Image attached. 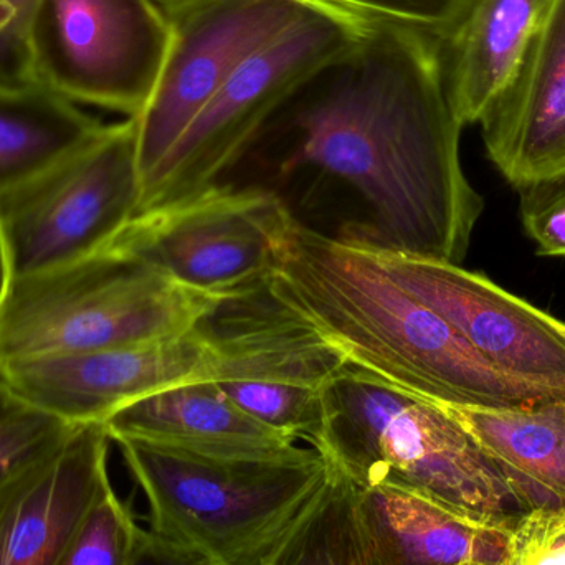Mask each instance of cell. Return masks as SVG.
<instances>
[{
  "mask_svg": "<svg viewBox=\"0 0 565 565\" xmlns=\"http://www.w3.org/2000/svg\"><path fill=\"white\" fill-rule=\"evenodd\" d=\"M109 437L103 422L0 484V565H60L106 491Z\"/></svg>",
  "mask_w": 565,
  "mask_h": 565,
  "instance_id": "cell-13",
  "label": "cell"
},
{
  "mask_svg": "<svg viewBox=\"0 0 565 565\" xmlns=\"http://www.w3.org/2000/svg\"><path fill=\"white\" fill-rule=\"evenodd\" d=\"M40 0H0V88L35 86L30 29Z\"/></svg>",
  "mask_w": 565,
  "mask_h": 565,
  "instance_id": "cell-27",
  "label": "cell"
},
{
  "mask_svg": "<svg viewBox=\"0 0 565 565\" xmlns=\"http://www.w3.org/2000/svg\"><path fill=\"white\" fill-rule=\"evenodd\" d=\"M329 468L328 483L316 503L258 565H371L358 490L344 473Z\"/></svg>",
  "mask_w": 565,
  "mask_h": 565,
  "instance_id": "cell-20",
  "label": "cell"
},
{
  "mask_svg": "<svg viewBox=\"0 0 565 565\" xmlns=\"http://www.w3.org/2000/svg\"><path fill=\"white\" fill-rule=\"evenodd\" d=\"M141 533L131 511L111 488L60 565H132Z\"/></svg>",
  "mask_w": 565,
  "mask_h": 565,
  "instance_id": "cell-23",
  "label": "cell"
},
{
  "mask_svg": "<svg viewBox=\"0 0 565 565\" xmlns=\"http://www.w3.org/2000/svg\"><path fill=\"white\" fill-rule=\"evenodd\" d=\"M241 411L292 440L315 444L324 422L322 388L262 379H231L217 382Z\"/></svg>",
  "mask_w": 565,
  "mask_h": 565,
  "instance_id": "cell-21",
  "label": "cell"
},
{
  "mask_svg": "<svg viewBox=\"0 0 565 565\" xmlns=\"http://www.w3.org/2000/svg\"><path fill=\"white\" fill-rule=\"evenodd\" d=\"M311 445L355 488H391L513 524L524 510L473 438L434 402L348 367L322 388Z\"/></svg>",
  "mask_w": 565,
  "mask_h": 565,
  "instance_id": "cell-4",
  "label": "cell"
},
{
  "mask_svg": "<svg viewBox=\"0 0 565 565\" xmlns=\"http://www.w3.org/2000/svg\"><path fill=\"white\" fill-rule=\"evenodd\" d=\"M267 289L351 367L434 404L526 407L557 402L504 377L424 302L392 280L351 235L292 221Z\"/></svg>",
  "mask_w": 565,
  "mask_h": 565,
  "instance_id": "cell-2",
  "label": "cell"
},
{
  "mask_svg": "<svg viewBox=\"0 0 565 565\" xmlns=\"http://www.w3.org/2000/svg\"><path fill=\"white\" fill-rule=\"evenodd\" d=\"M461 131L437 40L405 26L364 25L359 42L264 136L286 142L292 166L319 169L361 195L371 222L348 235L461 265L484 209L461 166Z\"/></svg>",
  "mask_w": 565,
  "mask_h": 565,
  "instance_id": "cell-1",
  "label": "cell"
},
{
  "mask_svg": "<svg viewBox=\"0 0 565 565\" xmlns=\"http://www.w3.org/2000/svg\"><path fill=\"white\" fill-rule=\"evenodd\" d=\"M169 39L154 0H40L30 62L36 85L136 118L154 92Z\"/></svg>",
  "mask_w": 565,
  "mask_h": 565,
  "instance_id": "cell-8",
  "label": "cell"
},
{
  "mask_svg": "<svg viewBox=\"0 0 565 565\" xmlns=\"http://www.w3.org/2000/svg\"><path fill=\"white\" fill-rule=\"evenodd\" d=\"M362 32L361 23L308 2L285 30L232 73L202 109L146 179L136 214L188 201L218 185L295 96L349 52Z\"/></svg>",
  "mask_w": 565,
  "mask_h": 565,
  "instance_id": "cell-6",
  "label": "cell"
},
{
  "mask_svg": "<svg viewBox=\"0 0 565 565\" xmlns=\"http://www.w3.org/2000/svg\"><path fill=\"white\" fill-rule=\"evenodd\" d=\"M551 0H465L438 36L445 88L461 126L480 125L516 75Z\"/></svg>",
  "mask_w": 565,
  "mask_h": 565,
  "instance_id": "cell-16",
  "label": "cell"
},
{
  "mask_svg": "<svg viewBox=\"0 0 565 565\" xmlns=\"http://www.w3.org/2000/svg\"><path fill=\"white\" fill-rule=\"evenodd\" d=\"M437 405L473 438L524 513L565 508V401L507 408Z\"/></svg>",
  "mask_w": 565,
  "mask_h": 565,
  "instance_id": "cell-18",
  "label": "cell"
},
{
  "mask_svg": "<svg viewBox=\"0 0 565 565\" xmlns=\"http://www.w3.org/2000/svg\"><path fill=\"white\" fill-rule=\"evenodd\" d=\"M361 25H394L444 35L465 0H309Z\"/></svg>",
  "mask_w": 565,
  "mask_h": 565,
  "instance_id": "cell-24",
  "label": "cell"
},
{
  "mask_svg": "<svg viewBox=\"0 0 565 565\" xmlns=\"http://www.w3.org/2000/svg\"><path fill=\"white\" fill-rule=\"evenodd\" d=\"M103 424L111 441L138 438L221 457H278L298 448L288 435L241 411L214 381L188 382L146 395Z\"/></svg>",
  "mask_w": 565,
  "mask_h": 565,
  "instance_id": "cell-17",
  "label": "cell"
},
{
  "mask_svg": "<svg viewBox=\"0 0 565 565\" xmlns=\"http://www.w3.org/2000/svg\"><path fill=\"white\" fill-rule=\"evenodd\" d=\"M141 201L135 118L105 125L82 148L0 194V231L12 278L102 252Z\"/></svg>",
  "mask_w": 565,
  "mask_h": 565,
  "instance_id": "cell-7",
  "label": "cell"
},
{
  "mask_svg": "<svg viewBox=\"0 0 565 565\" xmlns=\"http://www.w3.org/2000/svg\"><path fill=\"white\" fill-rule=\"evenodd\" d=\"M221 361L205 319L188 334L148 344L10 362L0 365V379L35 407L83 425L174 385L215 382Z\"/></svg>",
  "mask_w": 565,
  "mask_h": 565,
  "instance_id": "cell-12",
  "label": "cell"
},
{
  "mask_svg": "<svg viewBox=\"0 0 565 565\" xmlns=\"http://www.w3.org/2000/svg\"><path fill=\"white\" fill-rule=\"evenodd\" d=\"M232 298L102 250L12 278L0 305V365L178 338Z\"/></svg>",
  "mask_w": 565,
  "mask_h": 565,
  "instance_id": "cell-5",
  "label": "cell"
},
{
  "mask_svg": "<svg viewBox=\"0 0 565 565\" xmlns=\"http://www.w3.org/2000/svg\"><path fill=\"white\" fill-rule=\"evenodd\" d=\"M292 221L274 192L215 185L188 201L136 214L103 250L191 288L238 296L267 282Z\"/></svg>",
  "mask_w": 565,
  "mask_h": 565,
  "instance_id": "cell-9",
  "label": "cell"
},
{
  "mask_svg": "<svg viewBox=\"0 0 565 565\" xmlns=\"http://www.w3.org/2000/svg\"><path fill=\"white\" fill-rule=\"evenodd\" d=\"M520 215L541 257L565 258V169L516 188Z\"/></svg>",
  "mask_w": 565,
  "mask_h": 565,
  "instance_id": "cell-25",
  "label": "cell"
},
{
  "mask_svg": "<svg viewBox=\"0 0 565 565\" xmlns=\"http://www.w3.org/2000/svg\"><path fill=\"white\" fill-rule=\"evenodd\" d=\"M361 242L392 280L444 318L494 371L565 401V321L461 265Z\"/></svg>",
  "mask_w": 565,
  "mask_h": 565,
  "instance_id": "cell-11",
  "label": "cell"
},
{
  "mask_svg": "<svg viewBox=\"0 0 565 565\" xmlns=\"http://www.w3.org/2000/svg\"><path fill=\"white\" fill-rule=\"evenodd\" d=\"M159 7H161L162 12L168 9H172V7L179 6V3L185 2V0H154Z\"/></svg>",
  "mask_w": 565,
  "mask_h": 565,
  "instance_id": "cell-30",
  "label": "cell"
},
{
  "mask_svg": "<svg viewBox=\"0 0 565 565\" xmlns=\"http://www.w3.org/2000/svg\"><path fill=\"white\" fill-rule=\"evenodd\" d=\"M500 565H565V508L523 514L511 527Z\"/></svg>",
  "mask_w": 565,
  "mask_h": 565,
  "instance_id": "cell-26",
  "label": "cell"
},
{
  "mask_svg": "<svg viewBox=\"0 0 565 565\" xmlns=\"http://www.w3.org/2000/svg\"><path fill=\"white\" fill-rule=\"evenodd\" d=\"M145 493L151 531L217 565H258L328 483L315 448L278 457H221L115 438Z\"/></svg>",
  "mask_w": 565,
  "mask_h": 565,
  "instance_id": "cell-3",
  "label": "cell"
},
{
  "mask_svg": "<svg viewBox=\"0 0 565 565\" xmlns=\"http://www.w3.org/2000/svg\"><path fill=\"white\" fill-rule=\"evenodd\" d=\"M132 565H217L198 551L142 530Z\"/></svg>",
  "mask_w": 565,
  "mask_h": 565,
  "instance_id": "cell-28",
  "label": "cell"
},
{
  "mask_svg": "<svg viewBox=\"0 0 565 565\" xmlns=\"http://www.w3.org/2000/svg\"><path fill=\"white\" fill-rule=\"evenodd\" d=\"M78 427L30 404L0 379V484L58 448Z\"/></svg>",
  "mask_w": 565,
  "mask_h": 565,
  "instance_id": "cell-22",
  "label": "cell"
},
{
  "mask_svg": "<svg viewBox=\"0 0 565 565\" xmlns=\"http://www.w3.org/2000/svg\"><path fill=\"white\" fill-rule=\"evenodd\" d=\"M488 158L514 189L565 169V0L550 9L480 122Z\"/></svg>",
  "mask_w": 565,
  "mask_h": 565,
  "instance_id": "cell-14",
  "label": "cell"
},
{
  "mask_svg": "<svg viewBox=\"0 0 565 565\" xmlns=\"http://www.w3.org/2000/svg\"><path fill=\"white\" fill-rule=\"evenodd\" d=\"M371 565H500L513 524L391 488H355Z\"/></svg>",
  "mask_w": 565,
  "mask_h": 565,
  "instance_id": "cell-15",
  "label": "cell"
},
{
  "mask_svg": "<svg viewBox=\"0 0 565 565\" xmlns=\"http://www.w3.org/2000/svg\"><path fill=\"white\" fill-rule=\"evenodd\" d=\"M10 281H12V270H10L6 242H3L2 231H0V305H2L3 298H6Z\"/></svg>",
  "mask_w": 565,
  "mask_h": 565,
  "instance_id": "cell-29",
  "label": "cell"
},
{
  "mask_svg": "<svg viewBox=\"0 0 565 565\" xmlns=\"http://www.w3.org/2000/svg\"><path fill=\"white\" fill-rule=\"evenodd\" d=\"M309 0H185L171 26L154 92L136 116L141 188L232 73L285 30Z\"/></svg>",
  "mask_w": 565,
  "mask_h": 565,
  "instance_id": "cell-10",
  "label": "cell"
},
{
  "mask_svg": "<svg viewBox=\"0 0 565 565\" xmlns=\"http://www.w3.org/2000/svg\"><path fill=\"white\" fill-rule=\"evenodd\" d=\"M105 128L43 86L0 88V194L30 181Z\"/></svg>",
  "mask_w": 565,
  "mask_h": 565,
  "instance_id": "cell-19",
  "label": "cell"
}]
</instances>
